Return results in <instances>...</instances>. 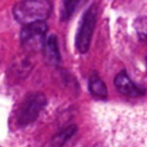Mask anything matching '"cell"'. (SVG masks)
<instances>
[{"mask_svg": "<svg viewBox=\"0 0 147 147\" xmlns=\"http://www.w3.org/2000/svg\"><path fill=\"white\" fill-rule=\"evenodd\" d=\"M46 105V98L42 93H30L22 101L17 110V123L20 125H28L32 123Z\"/></svg>", "mask_w": 147, "mask_h": 147, "instance_id": "2", "label": "cell"}, {"mask_svg": "<svg viewBox=\"0 0 147 147\" xmlns=\"http://www.w3.org/2000/svg\"><path fill=\"white\" fill-rule=\"evenodd\" d=\"M44 56H45V61L48 64L51 65L59 64L61 56H60L57 39L55 36H49L46 39L45 45H44Z\"/></svg>", "mask_w": 147, "mask_h": 147, "instance_id": "6", "label": "cell"}, {"mask_svg": "<svg viewBox=\"0 0 147 147\" xmlns=\"http://www.w3.org/2000/svg\"><path fill=\"white\" fill-rule=\"evenodd\" d=\"M52 3L49 0H22L13 8L15 20L29 25L37 22H44L51 14Z\"/></svg>", "mask_w": 147, "mask_h": 147, "instance_id": "1", "label": "cell"}, {"mask_svg": "<svg viewBox=\"0 0 147 147\" xmlns=\"http://www.w3.org/2000/svg\"><path fill=\"white\" fill-rule=\"evenodd\" d=\"M134 30L138 34V37L144 40L147 41V17H139L134 21Z\"/></svg>", "mask_w": 147, "mask_h": 147, "instance_id": "10", "label": "cell"}, {"mask_svg": "<svg viewBox=\"0 0 147 147\" xmlns=\"http://www.w3.org/2000/svg\"><path fill=\"white\" fill-rule=\"evenodd\" d=\"M88 0H63L60 11V18L62 22L68 21L78 9H80Z\"/></svg>", "mask_w": 147, "mask_h": 147, "instance_id": "7", "label": "cell"}, {"mask_svg": "<svg viewBox=\"0 0 147 147\" xmlns=\"http://www.w3.org/2000/svg\"><path fill=\"white\" fill-rule=\"evenodd\" d=\"M88 88H90V92L95 95L96 98H100V99H106L107 95H108V92H107V87H106V84L98 77H92L88 82Z\"/></svg>", "mask_w": 147, "mask_h": 147, "instance_id": "8", "label": "cell"}, {"mask_svg": "<svg viewBox=\"0 0 147 147\" xmlns=\"http://www.w3.org/2000/svg\"><path fill=\"white\" fill-rule=\"evenodd\" d=\"M146 63H147V57H146Z\"/></svg>", "mask_w": 147, "mask_h": 147, "instance_id": "11", "label": "cell"}, {"mask_svg": "<svg viewBox=\"0 0 147 147\" xmlns=\"http://www.w3.org/2000/svg\"><path fill=\"white\" fill-rule=\"evenodd\" d=\"M115 86L116 88L124 95L126 96H131V98H137V96H141L145 94V90L137 86L131 78L129 77V75L125 71H121L119 74H117V76L115 77Z\"/></svg>", "mask_w": 147, "mask_h": 147, "instance_id": "5", "label": "cell"}, {"mask_svg": "<svg viewBox=\"0 0 147 147\" xmlns=\"http://www.w3.org/2000/svg\"><path fill=\"white\" fill-rule=\"evenodd\" d=\"M48 26L45 22H37L24 25L21 32V44L24 49L37 52L44 48Z\"/></svg>", "mask_w": 147, "mask_h": 147, "instance_id": "3", "label": "cell"}, {"mask_svg": "<svg viewBox=\"0 0 147 147\" xmlns=\"http://www.w3.org/2000/svg\"><path fill=\"white\" fill-rule=\"evenodd\" d=\"M77 131V126L76 125H69L68 127H65L64 130H62L61 132H59L54 138H53V144L54 146L59 147L62 146L64 142H67Z\"/></svg>", "mask_w": 147, "mask_h": 147, "instance_id": "9", "label": "cell"}, {"mask_svg": "<svg viewBox=\"0 0 147 147\" xmlns=\"http://www.w3.org/2000/svg\"><path fill=\"white\" fill-rule=\"evenodd\" d=\"M95 22L96 8L95 6H92L84 13L76 33V48L79 53H86L88 51Z\"/></svg>", "mask_w": 147, "mask_h": 147, "instance_id": "4", "label": "cell"}]
</instances>
